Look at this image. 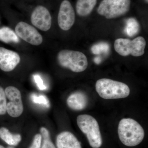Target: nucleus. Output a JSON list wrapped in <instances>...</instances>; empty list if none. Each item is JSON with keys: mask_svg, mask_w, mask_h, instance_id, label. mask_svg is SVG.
Instances as JSON below:
<instances>
[{"mask_svg": "<svg viewBox=\"0 0 148 148\" xmlns=\"http://www.w3.org/2000/svg\"><path fill=\"white\" fill-rule=\"evenodd\" d=\"M14 30L17 36L32 45L38 46L42 43V35L36 28L26 22H18Z\"/></svg>", "mask_w": 148, "mask_h": 148, "instance_id": "9", "label": "nucleus"}, {"mask_svg": "<svg viewBox=\"0 0 148 148\" xmlns=\"http://www.w3.org/2000/svg\"><path fill=\"white\" fill-rule=\"evenodd\" d=\"M43 142L41 148H56L51 140L49 131L45 127H42L40 129Z\"/></svg>", "mask_w": 148, "mask_h": 148, "instance_id": "18", "label": "nucleus"}, {"mask_svg": "<svg viewBox=\"0 0 148 148\" xmlns=\"http://www.w3.org/2000/svg\"><path fill=\"white\" fill-rule=\"evenodd\" d=\"M147 2H148V0H147Z\"/></svg>", "mask_w": 148, "mask_h": 148, "instance_id": "26", "label": "nucleus"}, {"mask_svg": "<svg viewBox=\"0 0 148 148\" xmlns=\"http://www.w3.org/2000/svg\"><path fill=\"white\" fill-rule=\"evenodd\" d=\"M118 134L121 142L128 147H134L143 142L145 136L144 130L135 120L123 119L120 121Z\"/></svg>", "mask_w": 148, "mask_h": 148, "instance_id": "1", "label": "nucleus"}, {"mask_svg": "<svg viewBox=\"0 0 148 148\" xmlns=\"http://www.w3.org/2000/svg\"><path fill=\"white\" fill-rule=\"evenodd\" d=\"M34 79L35 82L37 86H38L40 90H44L46 89V87L44 84L43 82L42 79L39 75H34Z\"/></svg>", "mask_w": 148, "mask_h": 148, "instance_id": "23", "label": "nucleus"}, {"mask_svg": "<svg viewBox=\"0 0 148 148\" xmlns=\"http://www.w3.org/2000/svg\"><path fill=\"white\" fill-rule=\"evenodd\" d=\"M32 24L41 31L47 32L51 27L52 18L49 10L42 4L35 5L31 13Z\"/></svg>", "mask_w": 148, "mask_h": 148, "instance_id": "8", "label": "nucleus"}, {"mask_svg": "<svg viewBox=\"0 0 148 148\" xmlns=\"http://www.w3.org/2000/svg\"><path fill=\"white\" fill-rule=\"evenodd\" d=\"M95 89L99 96L105 99L125 98L130 93L127 84L110 79L98 80L95 84Z\"/></svg>", "mask_w": 148, "mask_h": 148, "instance_id": "2", "label": "nucleus"}, {"mask_svg": "<svg viewBox=\"0 0 148 148\" xmlns=\"http://www.w3.org/2000/svg\"><path fill=\"white\" fill-rule=\"evenodd\" d=\"M0 138L9 145L16 146L21 142V135L19 134H12L5 127L0 128Z\"/></svg>", "mask_w": 148, "mask_h": 148, "instance_id": "15", "label": "nucleus"}, {"mask_svg": "<svg viewBox=\"0 0 148 148\" xmlns=\"http://www.w3.org/2000/svg\"><path fill=\"white\" fill-rule=\"evenodd\" d=\"M97 0H77L76 4L77 14L81 16L89 15L97 4Z\"/></svg>", "mask_w": 148, "mask_h": 148, "instance_id": "14", "label": "nucleus"}, {"mask_svg": "<svg viewBox=\"0 0 148 148\" xmlns=\"http://www.w3.org/2000/svg\"><path fill=\"white\" fill-rule=\"evenodd\" d=\"M67 104L72 110L80 111L87 106L88 98L83 92L77 91L71 94L67 99Z\"/></svg>", "mask_w": 148, "mask_h": 148, "instance_id": "13", "label": "nucleus"}, {"mask_svg": "<svg viewBox=\"0 0 148 148\" xmlns=\"http://www.w3.org/2000/svg\"><path fill=\"white\" fill-rule=\"evenodd\" d=\"M0 148H14L13 147H11V146H10V147H4L1 145H0Z\"/></svg>", "mask_w": 148, "mask_h": 148, "instance_id": "25", "label": "nucleus"}, {"mask_svg": "<svg viewBox=\"0 0 148 148\" xmlns=\"http://www.w3.org/2000/svg\"><path fill=\"white\" fill-rule=\"evenodd\" d=\"M130 3V0H103L97 12L108 19L117 18L129 11Z\"/></svg>", "mask_w": 148, "mask_h": 148, "instance_id": "6", "label": "nucleus"}, {"mask_svg": "<svg viewBox=\"0 0 148 148\" xmlns=\"http://www.w3.org/2000/svg\"><path fill=\"white\" fill-rule=\"evenodd\" d=\"M56 146L57 148H82L77 138L69 131H64L57 135Z\"/></svg>", "mask_w": 148, "mask_h": 148, "instance_id": "12", "label": "nucleus"}, {"mask_svg": "<svg viewBox=\"0 0 148 148\" xmlns=\"http://www.w3.org/2000/svg\"><path fill=\"white\" fill-rule=\"evenodd\" d=\"M4 90L6 98L9 101L8 103H7V112L12 117L20 116L24 111L20 90L13 86H8Z\"/></svg>", "mask_w": 148, "mask_h": 148, "instance_id": "7", "label": "nucleus"}, {"mask_svg": "<svg viewBox=\"0 0 148 148\" xmlns=\"http://www.w3.org/2000/svg\"><path fill=\"white\" fill-rule=\"evenodd\" d=\"M7 98L3 88L0 86V115L6 113Z\"/></svg>", "mask_w": 148, "mask_h": 148, "instance_id": "20", "label": "nucleus"}, {"mask_svg": "<svg viewBox=\"0 0 148 148\" xmlns=\"http://www.w3.org/2000/svg\"><path fill=\"white\" fill-rule=\"evenodd\" d=\"M94 61L96 64H100V62H101V58L100 57H96L94 59Z\"/></svg>", "mask_w": 148, "mask_h": 148, "instance_id": "24", "label": "nucleus"}, {"mask_svg": "<svg viewBox=\"0 0 148 148\" xmlns=\"http://www.w3.org/2000/svg\"><path fill=\"white\" fill-rule=\"evenodd\" d=\"M77 123L81 131L86 136L92 148H101L103 139L98 121L91 116L81 114L77 119Z\"/></svg>", "mask_w": 148, "mask_h": 148, "instance_id": "3", "label": "nucleus"}, {"mask_svg": "<svg viewBox=\"0 0 148 148\" xmlns=\"http://www.w3.org/2000/svg\"><path fill=\"white\" fill-rule=\"evenodd\" d=\"M21 58L17 52L0 47V69L4 72L12 71L20 63Z\"/></svg>", "mask_w": 148, "mask_h": 148, "instance_id": "11", "label": "nucleus"}, {"mask_svg": "<svg viewBox=\"0 0 148 148\" xmlns=\"http://www.w3.org/2000/svg\"><path fill=\"white\" fill-rule=\"evenodd\" d=\"M42 141V137L41 134H36L35 135L32 145L29 148H41Z\"/></svg>", "mask_w": 148, "mask_h": 148, "instance_id": "22", "label": "nucleus"}, {"mask_svg": "<svg viewBox=\"0 0 148 148\" xmlns=\"http://www.w3.org/2000/svg\"><path fill=\"white\" fill-rule=\"evenodd\" d=\"M0 40L6 43L19 42V38L16 34L8 27H3L0 29Z\"/></svg>", "mask_w": 148, "mask_h": 148, "instance_id": "16", "label": "nucleus"}, {"mask_svg": "<svg viewBox=\"0 0 148 148\" xmlns=\"http://www.w3.org/2000/svg\"><path fill=\"white\" fill-rule=\"evenodd\" d=\"M32 100L35 103L42 104L46 106L47 107H49V102L48 100L44 95H40L37 96L35 94H33L31 96Z\"/></svg>", "mask_w": 148, "mask_h": 148, "instance_id": "21", "label": "nucleus"}, {"mask_svg": "<svg viewBox=\"0 0 148 148\" xmlns=\"http://www.w3.org/2000/svg\"><path fill=\"white\" fill-rule=\"evenodd\" d=\"M58 26L62 30H70L75 23V14L73 5L69 0H63L60 3L58 14Z\"/></svg>", "mask_w": 148, "mask_h": 148, "instance_id": "10", "label": "nucleus"}, {"mask_svg": "<svg viewBox=\"0 0 148 148\" xmlns=\"http://www.w3.org/2000/svg\"><path fill=\"white\" fill-rule=\"evenodd\" d=\"M110 49V46L106 42H100L93 45L91 47L92 53L95 54H99L101 53H107Z\"/></svg>", "mask_w": 148, "mask_h": 148, "instance_id": "19", "label": "nucleus"}, {"mask_svg": "<svg viewBox=\"0 0 148 148\" xmlns=\"http://www.w3.org/2000/svg\"><path fill=\"white\" fill-rule=\"evenodd\" d=\"M140 24L135 18H130L126 21L125 32L129 37L134 36L140 31Z\"/></svg>", "mask_w": 148, "mask_h": 148, "instance_id": "17", "label": "nucleus"}, {"mask_svg": "<svg viewBox=\"0 0 148 148\" xmlns=\"http://www.w3.org/2000/svg\"><path fill=\"white\" fill-rule=\"evenodd\" d=\"M145 40L139 36L132 40L128 39L118 38L114 43L115 50L119 55L126 56L131 55L135 57L142 56L145 53Z\"/></svg>", "mask_w": 148, "mask_h": 148, "instance_id": "5", "label": "nucleus"}, {"mask_svg": "<svg viewBox=\"0 0 148 148\" xmlns=\"http://www.w3.org/2000/svg\"><path fill=\"white\" fill-rule=\"evenodd\" d=\"M57 59L61 67L75 73L84 71L88 65L86 56L80 51L64 49L58 52Z\"/></svg>", "mask_w": 148, "mask_h": 148, "instance_id": "4", "label": "nucleus"}]
</instances>
